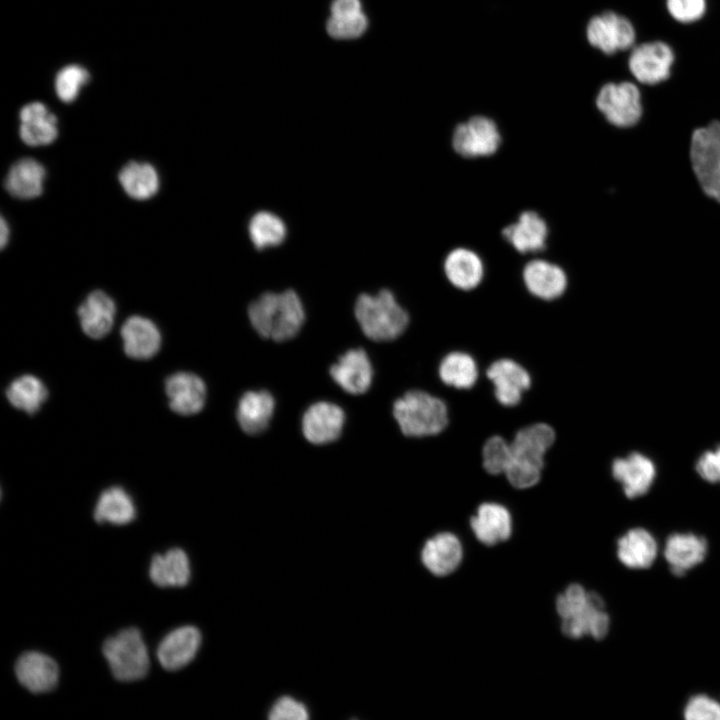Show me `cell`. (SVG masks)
<instances>
[{"label":"cell","instance_id":"cell-1","mask_svg":"<svg viewBox=\"0 0 720 720\" xmlns=\"http://www.w3.org/2000/svg\"><path fill=\"white\" fill-rule=\"evenodd\" d=\"M248 317L260 336L281 342L297 335L304 323L305 312L296 292L286 290L261 295L249 305Z\"/></svg>","mask_w":720,"mask_h":720},{"label":"cell","instance_id":"cell-2","mask_svg":"<svg viewBox=\"0 0 720 720\" xmlns=\"http://www.w3.org/2000/svg\"><path fill=\"white\" fill-rule=\"evenodd\" d=\"M556 609L561 617V630L569 638L602 639L608 633L610 619L602 598L579 584H571L558 596Z\"/></svg>","mask_w":720,"mask_h":720},{"label":"cell","instance_id":"cell-3","mask_svg":"<svg viewBox=\"0 0 720 720\" xmlns=\"http://www.w3.org/2000/svg\"><path fill=\"white\" fill-rule=\"evenodd\" d=\"M555 431L546 423H535L520 429L511 444L512 457L505 472L516 488L534 486L541 477L544 456L555 441Z\"/></svg>","mask_w":720,"mask_h":720},{"label":"cell","instance_id":"cell-4","mask_svg":"<svg viewBox=\"0 0 720 720\" xmlns=\"http://www.w3.org/2000/svg\"><path fill=\"white\" fill-rule=\"evenodd\" d=\"M354 312L362 332L373 341L394 340L409 323L407 311L387 289L375 295L361 294L356 300Z\"/></svg>","mask_w":720,"mask_h":720},{"label":"cell","instance_id":"cell-5","mask_svg":"<svg viewBox=\"0 0 720 720\" xmlns=\"http://www.w3.org/2000/svg\"><path fill=\"white\" fill-rule=\"evenodd\" d=\"M393 416L407 437H427L441 433L448 424L446 403L425 391L411 390L393 404Z\"/></svg>","mask_w":720,"mask_h":720},{"label":"cell","instance_id":"cell-6","mask_svg":"<svg viewBox=\"0 0 720 720\" xmlns=\"http://www.w3.org/2000/svg\"><path fill=\"white\" fill-rule=\"evenodd\" d=\"M102 651L113 676L119 681H137L149 672L147 646L136 628L123 629L106 639Z\"/></svg>","mask_w":720,"mask_h":720},{"label":"cell","instance_id":"cell-7","mask_svg":"<svg viewBox=\"0 0 720 720\" xmlns=\"http://www.w3.org/2000/svg\"><path fill=\"white\" fill-rule=\"evenodd\" d=\"M690 159L703 191L720 203V122L696 129L691 138Z\"/></svg>","mask_w":720,"mask_h":720},{"label":"cell","instance_id":"cell-8","mask_svg":"<svg viewBox=\"0 0 720 720\" xmlns=\"http://www.w3.org/2000/svg\"><path fill=\"white\" fill-rule=\"evenodd\" d=\"M451 144L462 157H487L496 153L500 147L501 134L494 120L476 115L455 127Z\"/></svg>","mask_w":720,"mask_h":720},{"label":"cell","instance_id":"cell-9","mask_svg":"<svg viewBox=\"0 0 720 720\" xmlns=\"http://www.w3.org/2000/svg\"><path fill=\"white\" fill-rule=\"evenodd\" d=\"M596 106L606 120L617 127L635 125L642 114L640 92L630 82L602 86L596 97Z\"/></svg>","mask_w":720,"mask_h":720},{"label":"cell","instance_id":"cell-10","mask_svg":"<svg viewBox=\"0 0 720 720\" xmlns=\"http://www.w3.org/2000/svg\"><path fill=\"white\" fill-rule=\"evenodd\" d=\"M586 38L591 46L611 55L631 47L635 40V31L628 19L607 11L589 20Z\"/></svg>","mask_w":720,"mask_h":720},{"label":"cell","instance_id":"cell-11","mask_svg":"<svg viewBox=\"0 0 720 720\" xmlns=\"http://www.w3.org/2000/svg\"><path fill=\"white\" fill-rule=\"evenodd\" d=\"M486 376L492 382L496 400L503 406L519 404L531 386V376L518 362L502 358L490 364Z\"/></svg>","mask_w":720,"mask_h":720},{"label":"cell","instance_id":"cell-12","mask_svg":"<svg viewBox=\"0 0 720 720\" xmlns=\"http://www.w3.org/2000/svg\"><path fill=\"white\" fill-rule=\"evenodd\" d=\"M611 472L614 479L621 484L625 496L630 499L645 495L656 478L654 462L639 452L616 458L612 463Z\"/></svg>","mask_w":720,"mask_h":720},{"label":"cell","instance_id":"cell-13","mask_svg":"<svg viewBox=\"0 0 720 720\" xmlns=\"http://www.w3.org/2000/svg\"><path fill=\"white\" fill-rule=\"evenodd\" d=\"M673 60V52L667 44L644 43L632 51L629 68L638 81L644 84H656L669 77Z\"/></svg>","mask_w":720,"mask_h":720},{"label":"cell","instance_id":"cell-14","mask_svg":"<svg viewBox=\"0 0 720 720\" xmlns=\"http://www.w3.org/2000/svg\"><path fill=\"white\" fill-rule=\"evenodd\" d=\"M345 413L334 403L321 401L311 405L302 417L305 438L317 445L335 441L342 433Z\"/></svg>","mask_w":720,"mask_h":720},{"label":"cell","instance_id":"cell-15","mask_svg":"<svg viewBox=\"0 0 720 720\" xmlns=\"http://www.w3.org/2000/svg\"><path fill=\"white\" fill-rule=\"evenodd\" d=\"M201 645L200 631L191 625L170 631L159 643L156 657L168 671H176L188 665Z\"/></svg>","mask_w":720,"mask_h":720},{"label":"cell","instance_id":"cell-16","mask_svg":"<svg viewBox=\"0 0 720 720\" xmlns=\"http://www.w3.org/2000/svg\"><path fill=\"white\" fill-rule=\"evenodd\" d=\"M15 674L20 684L32 693L49 692L59 680L55 660L38 651L21 654L15 664Z\"/></svg>","mask_w":720,"mask_h":720},{"label":"cell","instance_id":"cell-17","mask_svg":"<svg viewBox=\"0 0 720 720\" xmlns=\"http://www.w3.org/2000/svg\"><path fill=\"white\" fill-rule=\"evenodd\" d=\"M708 552L706 539L691 532H678L668 536L663 550L664 558L675 576H683L704 561Z\"/></svg>","mask_w":720,"mask_h":720},{"label":"cell","instance_id":"cell-18","mask_svg":"<svg viewBox=\"0 0 720 720\" xmlns=\"http://www.w3.org/2000/svg\"><path fill=\"white\" fill-rule=\"evenodd\" d=\"M522 279L530 294L545 301L561 297L568 284L565 271L559 265L543 259H533L526 263Z\"/></svg>","mask_w":720,"mask_h":720},{"label":"cell","instance_id":"cell-19","mask_svg":"<svg viewBox=\"0 0 720 720\" xmlns=\"http://www.w3.org/2000/svg\"><path fill=\"white\" fill-rule=\"evenodd\" d=\"M332 379L350 394L365 393L373 379V367L363 349H351L330 367Z\"/></svg>","mask_w":720,"mask_h":720},{"label":"cell","instance_id":"cell-20","mask_svg":"<svg viewBox=\"0 0 720 720\" xmlns=\"http://www.w3.org/2000/svg\"><path fill=\"white\" fill-rule=\"evenodd\" d=\"M165 392L170 408L180 415L196 414L205 405V383L193 373L177 372L169 376L165 383Z\"/></svg>","mask_w":720,"mask_h":720},{"label":"cell","instance_id":"cell-21","mask_svg":"<svg viewBox=\"0 0 720 720\" xmlns=\"http://www.w3.org/2000/svg\"><path fill=\"white\" fill-rule=\"evenodd\" d=\"M505 240L519 253H535L546 246L548 227L535 211L522 212L518 219L502 230Z\"/></svg>","mask_w":720,"mask_h":720},{"label":"cell","instance_id":"cell-22","mask_svg":"<svg viewBox=\"0 0 720 720\" xmlns=\"http://www.w3.org/2000/svg\"><path fill=\"white\" fill-rule=\"evenodd\" d=\"M123 348L127 356L145 360L152 358L160 349L161 334L153 321L134 315L121 328Z\"/></svg>","mask_w":720,"mask_h":720},{"label":"cell","instance_id":"cell-23","mask_svg":"<svg viewBox=\"0 0 720 720\" xmlns=\"http://www.w3.org/2000/svg\"><path fill=\"white\" fill-rule=\"evenodd\" d=\"M83 332L93 338L106 336L114 323L116 306L109 295L101 290L91 292L78 308Z\"/></svg>","mask_w":720,"mask_h":720},{"label":"cell","instance_id":"cell-24","mask_svg":"<svg viewBox=\"0 0 720 720\" xmlns=\"http://www.w3.org/2000/svg\"><path fill=\"white\" fill-rule=\"evenodd\" d=\"M617 557L630 569H647L652 566L658 554L655 537L645 528L629 529L617 540Z\"/></svg>","mask_w":720,"mask_h":720},{"label":"cell","instance_id":"cell-25","mask_svg":"<svg viewBox=\"0 0 720 720\" xmlns=\"http://www.w3.org/2000/svg\"><path fill=\"white\" fill-rule=\"evenodd\" d=\"M19 118V134L27 145H48L57 138V118L43 103L26 104L20 110Z\"/></svg>","mask_w":720,"mask_h":720},{"label":"cell","instance_id":"cell-26","mask_svg":"<svg viewBox=\"0 0 720 720\" xmlns=\"http://www.w3.org/2000/svg\"><path fill=\"white\" fill-rule=\"evenodd\" d=\"M462 557L461 542L457 536L448 532L430 538L421 553L424 566L436 576L452 573L459 566Z\"/></svg>","mask_w":720,"mask_h":720},{"label":"cell","instance_id":"cell-27","mask_svg":"<svg viewBox=\"0 0 720 720\" xmlns=\"http://www.w3.org/2000/svg\"><path fill=\"white\" fill-rule=\"evenodd\" d=\"M443 270L447 280L463 291L476 288L484 276V264L480 256L464 247L455 248L447 254Z\"/></svg>","mask_w":720,"mask_h":720},{"label":"cell","instance_id":"cell-28","mask_svg":"<svg viewBox=\"0 0 720 720\" xmlns=\"http://www.w3.org/2000/svg\"><path fill=\"white\" fill-rule=\"evenodd\" d=\"M476 538L485 545H494L508 539L512 532L509 511L497 503H484L471 519Z\"/></svg>","mask_w":720,"mask_h":720},{"label":"cell","instance_id":"cell-29","mask_svg":"<svg viewBox=\"0 0 720 720\" xmlns=\"http://www.w3.org/2000/svg\"><path fill=\"white\" fill-rule=\"evenodd\" d=\"M274 409L275 400L268 391H248L238 402L237 421L245 433L259 434L268 427Z\"/></svg>","mask_w":720,"mask_h":720},{"label":"cell","instance_id":"cell-30","mask_svg":"<svg viewBox=\"0 0 720 720\" xmlns=\"http://www.w3.org/2000/svg\"><path fill=\"white\" fill-rule=\"evenodd\" d=\"M190 563L187 554L173 548L164 554H156L150 563L149 576L160 587H181L190 579Z\"/></svg>","mask_w":720,"mask_h":720},{"label":"cell","instance_id":"cell-31","mask_svg":"<svg viewBox=\"0 0 720 720\" xmlns=\"http://www.w3.org/2000/svg\"><path fill=\"white\" fill-rule=\"evenodd\" d=\"M45 176V168L38 161L24 158L10 168L4 185L12 196L32 199L42 193Z\"/></svg>","mask_w":720,"mask_h":720},{"label":"cell","instance_id":"cell-32","mask_svg":"<svg viewBox=\"0 0 720 720\" xmlns=\"http://www.w3.org/2000/svg\"><path fill=\"white\" fill-rule=\"evenodd\" d=\"M136 515V508L131 496L119 486L104 490L96 503L94 519L99 523L124 525L131 522Z\"/></svg>","mask_w":720,"mask_h":720},{"label":"cell","instance_id":"cell-33","mask_svg":"<svg viewBox=\"0 0 720 720\" xmlns=\"http://www.w3.org/2000/svg\"><path fill=\"white\" fill-rule=\"evenodd\" d=\"M438 375L447 386L456 389H470L477 382L478 365L470 354L453 351L446 354L440 361Z\"/></svg>","mask_w":720,"mask_h":720},{"label":"cell","instance_id":"cell-34","mask_svg":"<svg viewBox=\"0 0 720 720\" xmlns=\"http://www.w3.org/2000/svg\"><path fill=\"white\" fill-rule=\"evenodd\" d=\"M119 181L124 191L137 200L149 199L159 189L157 171L144 162L132 161L126 164L119 173Z\"/></svg>","mask_w":720,"mask_h":720},{"label":"cell","instance_id":"cell-35","mask_svg":"<svg viewBox=\"0 0 720 720\" xmlns=\"http://www.w3.org/2000/svg\"><path fill=\"white\" fill-rule=\"evenodd\" d=\"M6 395L12 406L33 414L46 401L48 390L38 377L22 375L10 383Z\"/></svg>","mask_w":720,"mask_h":720},{"label":"cell","instance_id":"cell-36","mask_svg":"<svg viewBox=\"0 0 720 720\" xmlns=\"http://www.w3.org/2000/svg\"><path fill=\"white\" fill-rule=\"evenodd\" d=\"M248 231L253 245L259 250L278 246L284 241L287 233L282 219L268 211L254 214L249 221Z\"/></svg>","mask_w":720,"mask_h":720},{"label":"cell","instance_id":"cell-37","mask_svg":"<svg viewBox=\"0 0 720 720\" xmlns=\"http://www.w3.org/2000/svg\"><path fill=\"white\" fill-rule=\"evenodd\" d=\"M512 457L511 444L503 437L494 435L487 439L482 449L484 469L493 475L505 473Z\"/></svg>","mask_w":720,"mask_h":720},{"label":"cell","instance_id":"cell-38","mask_svg":"<svg viewBox=\"0 0 720 720\" xmlns=\"http://www.w3.org/2000/svg\"><path fill=\"white\" fill-rule=\"evenodd\" d=\"M89 80L87 70L78 65H68L61 69L55 79L57 96L63 102H72L78 96L80 88Z\"/></svg>","mask_w":720,"mask_h":720},{"label":"cell","instance_id":"cell-39","mask_svg":"<svg viewBox=\"0 0 720 720\" xmlns=\"http://www.w3.org/2000/svg\"><path fill=\"white\" fill-rule=\"evenodd\" d=\"M368 28V19L363 12L354 15L333 17L326 23L330 37L337 40H351L360 37Z\"/></svg>","mask_w":720,"mask_h":720},{"label":"cell","instance_id":"cell-40","mask_svg":"<svg viewBox=\"0 0 720 720\" xmlns=\"http://www.w3.org/2000/svg\"><path fill=\"white\" fill-rule=\"evenodd\" d=\"M267 720H310L304 703L291 697H279L271 706Z\"/></svg>","mask_w":720,"mask_h":720},{"label":"cell","instance_id":"cell-41","mask_svg":"<svg viewBox=\"0 0 720 720\" xmlns=\"http://www.w3.org/2000/svg\"><path fill=\"white\" fill-rule=\"evenodd\" d=\"M685 720H720V704L705 695L692 697L684 710Z\"/></svg>","mask_w":720,"mask_h":720},{"label":"cell","instance_id":"cell-42","mask_svg":"<svg viewBox=\"0 0 720 720\" xmlns=\"http://www.w3.org/2000/svg\"><path fill=\"white\" fill-rule=\"evenodd\" d=\"M670 14L680 22L699 19L705 11V0H667Z\"/></svg>","mask_w":720,"mask_h":720},{"label":"cell","instance_id":"cell-43","mask_svg":"<svg viewBox=\"0 0 720 720\" xmlns=\"http://www.w3.org/2000/svg\"><path fill=\"white\" fill-rule=\"evenodd\" d=\"M696 472L705 481L720 484V446L704 452L696 462Z\"/></svg>","mask_w":720,"mask_h":720},{"label":"cell","instance_id":"cell-44","mask_svg":"<svg viewBox=\"0 0 720 720\" xmlns=\"http://www.w3.org/2000/svg\"><path fill=\"white\" fill-rule=\"evenodd\" d=\"M362 12L360 0H333L330 6V16L342 17Z\"/></svg>","mask_w":720,"mask_h":720},{"label":"cell","instance_id":"cell-45","mask_svg":"<svg viewBox=\"0 0 720 720\" xmlns=\"http://www.w3.org/2000/svg\"><path fill=\"white\" fill-rule=\"evenodd\" d=\"M0 231L1 248H4L9 239V227L3 217H1Z\"/></svg>","mask_w":720,"mask_h":720}]
</instances>
